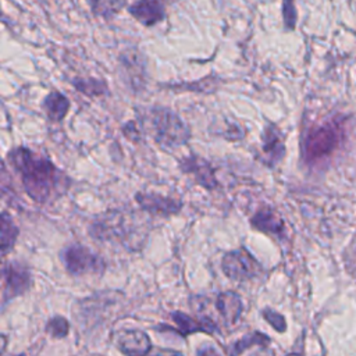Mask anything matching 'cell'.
<instances>
[{
    "label": "cell",
    "mask_w": 356,
    "mask_h": 356,
    "mask_svg": "<svg viewBox=\"0 0 356 356\" xmlns=\"http://www.w3.org/2000/svg\"><path fill=\"white\" fill-rule=\"evenodd\" d=\"M18 236H19L18 225L14 222L13 217L6 210H3L0 214V248H1L3 257H6L11 252Z\"/></svg>",
    "instance_id": "2e32d148"
},
{
    "label": "cell",
    "mask_w": 356,
    "mask_h": 356,
    "mask_svg": "<svg viewBox=\"0 0 356 356\" xmlns=\"http://www.w3.org/2000/svg\"><path fill=\"white\" fill-rule=\"evenodd\" d=\"M1 277H3V293H1L3 309L10 300L26 293L32 288L31 268L24 261H19V260L4 261L1 267Z\"/></svg>",
    "instance_id": "8992f818"
},
{
    "label": "cell",
    "mask_w": 356,
    "mask_h": 356,
    "mask_svg": "<svg viewBox=\"0 0 356 356\" xmlns=\"http://www.w3.org/2000/svg\"><path fill=\"white\" fill-rule=\"evenodd\" d=\"M282 17H284V25L286 29L292 31L296 25V8L293 4V0H282Z\"/></svg>",
    "instance_id": "603a6c76"
},
{
    "label": "cell",
    "mask_w": 356,
    "mask_h": 356,
    "mask_svg": "<svg viewBox=\"0 0 356 356\" xmlns=\"http://www.w3.org/2000/svg\"><path fill=\"white\" fill-rule=\"evenodd\" d=\"M178 165L184 174L193 177L195 182L203 186L206 191H213L218 186L214 168L206 159L197 154H189L181 159Z\"/></svg>",
    "instance_id": "ba28073f"
},
{
    "label": "cell",
    "mask_w": 356,
    "mask_h": 356,
    "mask_svg": "<svg viewBox=\"0 0 356 356\" xmlns=\"http://www.w3.org/2000/svg\"><path fill=\"white\" fill-rule=\"evenodd\" d=\"M261 317L277 331V332H285L286 331V320L285 317L278 313L277 310L271 309V307H263L261 309Z\"/></svg>",
    "instance_id": "44dd1931"
},
{
    "label": "cell",
    "mask_w": 356,
    "mask_h": 356,
    "mask_svg": "<svg viewBox=\"0 0 356 356\" xmlns=\"http://www.w3.org/2000/svg\"><path fill=\"white\" fill-rule=\"evenodd\" d=\"M44 331L53 339H63L70 332V323H68V320L65 317H63L60 314H56V316L50 317L46 321Z\"/></svg>",
    "instance_id": "d6986e66"
},
{
    "label": "cell",
    "mask_w": 356,
    "mask_h": 356,
    "mask_svg": "<svg viewBox=\"0 0 356 356\" xmlns=\"http://www.w3.org/2000/svg\"><path fill=\"white\" fill-rule=\"evenodd\" d=\"M227 129L221 131V136H224L227 140H241L243 136H246V127H243L239 122L235 121H225Z\"/></svg>",
    "instance_id": "7402d4cb"
},
{
    "label": "cell",
    "mask_w": 356,
    "mask_h": 356,
    "mask_svg": "<svg viewBox=\"0 0 356 356\" xmlns=\"http://www.w3.org/2000/svg\"><path fill=\"white\" fill-rule=\"evenodd\" d=\"M46 117L50 120V121H54V122H60L65 118V115L68 114V110H70V99L63 95L61 92L58 90H51L50 93H47L42 103H40Z\"/></svg>",
    "instance_id": "9a60e30c"
},
{
    "label": "cell",
    "mask_w": 356,
    "mask_h": 356,
    "mask_svg": "<svg viewBox=\"0 0 356 356\" xmlns=\"http://www.w3.org/2000/svg\"><path fill=\"white\" fill-rule=\"evenodd\" d=\"M214 309L225 327L235 325L243 312V300L234 291L218 292L214 299Z\"/></svg>",
    "instance_id": "4fadbf2b"
},
{
    "label": "cell",
    "mask_w": 356,
    "mask_h": 356,
    "mask_svg": "<svg viewBox=\"0 0 356 356\" xmlns=\"http://www.w3.org/2000/svg\"><path fill=\"white\" fill-rule=\"evenodd\" d=\"M250 227L277 239H286V225L280 211L271 206H261L249 218Z\"/></svg>",
    "instance_id": "30bf717a"
},
{
    "label": "cell",
    "mask_w": 356,
    "mask_h": 356,
    "mask_svg": "<svg viewBox=\"0 0 356 356\" xmlns=\"http://www.w3.org/2000/svg\"><path fill=\"white\" fill-rule=\"evenodd\" d=\"M60 260L67 273L74 277H81L85 274L103 275L107 267L100 254L95 253L82 243H71L63 248L60 250Z\"/></svg>",
    "instance_id": "277c9868"
},
{
    "label": "cell",
    "mask_w": 356,
    "mask_h": 356,
    "mask_svg": "<svg viewBox=\"0 0 356 356\" xmlns=\"http://www.w3.org/2000/svg\"><path fill=\"white\" fill-rule=\"evenodd\" d=\"M128 11L145 26L156 25L165 17L163 0H138L128 7Z\"/></svg>",
    "instance_id": "5bb4252c"
},
{
    "label": "cell",
    "mask_w": 356,
    "mask_h": 356,
    "mask_svg": "<svg viewBox=\"0 0 356 356\" xmlns=\"http://www.w3.org/2000/svg\"><path fill=\"white\" fill-rule=\"evenodd\" d=\"M140 125L152 139L164 149H177L191 139V129L170 107L152 106L139 111Z\"/></svg>",
    "instance_id": "3957f363"
},
{
    "label": "cell",
    "mask_w": 356,
    "mask_h": 356,
    "mask_svg": "<svg viewBox=\"0 0 356 356\" xmlns=\"http://www.w3.org/2000/svg\"><path fill=\"white\" fill-rule=\"evenodd\" d=\"M135 200L143 211L156 217L177 216L182 209V202L179 199L163 196L160 193L136 192Z\"/></svg>",
    "instance_id": "9c48e42d"
},
{
    "label": "cell",
    "mask_w": 356,
    "mask_h": 356,
    "mask_svg": "<svg viewBox=\"0 0 356 356\" xmlns=\"http://www.w3.org/2000/svg\"><path fill=\"white\" fill-rule=\"evenodd\" d=\"M88 3L93 14L104 18H110L117 14L124 4L122 0H88Z\"/></svg>",
    "instance_id": "ffe728a7"
},
{
    "label": "cell",
    "mask_w": 356,
    "mask_h": 356,
    "mask_svg": "<svg viewBox=\"0 0 356 356\" xmlns=\"http://www.w3.org/2000/svg\"><path fill=\"white\" fill-rule=\"evenodd\" d=\"M260 153L257 159L268 168H275L285 157L286 149L284 143V134L271 121L266 122L260 135Z\"/></svg>",
    "instance_id": "52a82bcc"
},
{
    "label": "cell",
    "mask_w": 356,
    "mask_h": 356,
    "mask_svg": "<svg viewBox=\"0 0 356 356\" xmlns=\"http://www.w3.org/2000/svg\"><path fill=\"white\" fill-rule=\"evenodd\" d=\"M348 118L339 113L309 125L300 138V159L307 167L325 163L343 145Z\"/></svg>",
    "instance_id": "7a4b0ae2"
},
{
    "label": "cell",
    "mask_w": 356,
    "mask_h": 356,
    "mask_svg": "<svg viewBox=\"0 0 356 356\" xmlns=\"http://www.w3.org/2000/svg\"><path fill=\"white\" fill-rule=\"evenodd\" d=\"M271 343V338L261 332V331H252L246 335H243L242 338H239L238 341H235L234 343L229 345L228 348V353L229 355H241L252 348H260V349H267Z\"/></svg>",
    "instance_id": "e0dca14e"
},
{
    "label": "cell",
    "mask_w": 356,
    "mask_h": 356,
    "mask_svg": "<svg viewBox=\"0 0 356 356\" xmlns=\"http://www.w3.org/2000/svg\"><path fill=\"white\" fill-rule=\"evenodd\" d=\"M71 83L75 88V90L81 92L82 95H85L88 97H97V96L110 95L106 81L100 79V78H93V76L74 78L71 81Z\"/></svg>",
    "instance_id": "ac0fdd59"
},
{
    "label": "cell",
    "mask_w": 356,
    "mask_h": 356,
    "mask_svg": "<svg viewBox=\"0 0 356 356\" xmlns=\"http://www.w3.org/2000/svg\"><path fill=\"white\" fill-rule=\"evenodd\" d=\"M221 270L229 280L243 282L261 275L263 266L246 248L241 246L224 253Z\"/></svg>",
    "instance_id": "5b68a950"
},
{
    "label": "cell",
    "mask_w": 356,
    "mask_h": 356,
    "mask_svg": "<svg viewBox=\"0 0 356 356\" xmlns=\"http://www.w3.org/2000/svg\"><path fill=\"white\" fill-rule=\"evenodd\" d=\"M196 353H199V355H202V353H218V350H216L213 348H209V349H197Z\"/></svg>",
    "instance_id": "cb8c5ba5"
},
{
    "label": "cell",
    "mask_w": 356,
    "mask_h": 356,
    "mask_svg": "<svg viewBox=\"0 0 356 356\" xmlns=\"http://www.w3.org/2000/svg\"><path fill=\"white\" fill-rule=\"evenodd\" d=\"M170 318L174 323L178 334L182 337L191 335L193 332H204L207 335L220 332V327L217 325V323L204 314L199 318H195L181 310H174L170 313Z\"/></svg>",
    "instance_id": "8fae6325"
},
{
    "label": "cell",
    "mask_w": 356,
    "mask_h": 356,
    "mask_svg": "<svg viewBox=\"0 0 356 356\" xmlns=\"http://www.w3.org/2000/svg\"><path fill=\"white\" fill-rule=\"evenodd\" d=\"M6 160L18 174L24 192L38 204H47L61 197L71 186V178L47 156L26 146L8 150Z\"/></svg>",
    "instance_id": "6da1fadb"
},
{
    "label": "cell",
    "mask_w": 356,
    "mask_h": 356,
    "mask_svg": "<svg viewBox=\"0 0 356 356\" xmlns=\"http://www.w3.org/2000/svg\"><path fill=\"white\" fill-rule=\"evenodd\" d=\"M114 343L124 355H146L153 348L150 337L138 328L120 330L114 337Z\"/></svg>",
    "instance_id": "7c38bea8"
}]
</instances>
